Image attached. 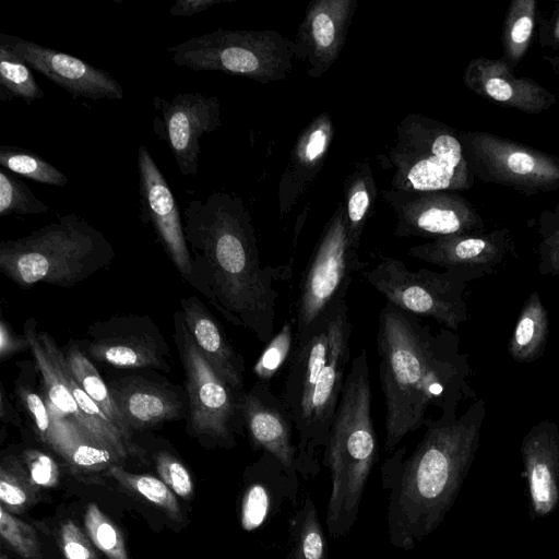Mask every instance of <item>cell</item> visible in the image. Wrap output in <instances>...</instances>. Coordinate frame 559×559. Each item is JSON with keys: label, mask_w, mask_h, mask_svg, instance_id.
Masks as SVG:
<instances>
[{"label": "cell", "mask_w": 559, "mask_h": 559, "mask_svg": "<svg viewBox=\"0 0 559 559\" xmlns=\"http://www.w3.org/2000/svg\"><path fill=\"white\" fill-rule=\"evenodd\" d=\"M379 378L385 404L383 452L432 419L429 408L456 414L474 392L467 356L449 329L433 331L417 316L385 302L378 317Z\"/></svg>", "instance_id": "cell-1"}, {"label": "cell", "mask_w": 559, "mask_h": 559, "mask_svg": "<svg viewBox=\"0 0 559 559\" xmlns=\"http://www.w3.org/2000/svg\"><path fill=\"white\" fill-rule=\"evenodd\" d=\"M486 415L483 400L461 414L430 419L413 451L399 447L381 465L386 491L390 544L405 551L416 548L443 522L453 507L479 448Z\"/></svg>", "instance_id": "cell-2"}, {"label": "cell", "mask_w": 559, "mask_h": 559, "mask_svg": "<svg viewBox=\"0 0 559 559\" xmlns=\"http://www.w3.org/2000/svg\"><path fill=\"white\" fill-rule=\"evenodd\" d=\"M183 222L195 272L205 271L207 297L231 323L266 344L275 334V283L290 269L261 265L251 216L238 195L213 192L189 201Z\"/></svg>", "instance_id": "cell-3"}, {"label": "cell", "mask_w": 559, "mask_h": 559, "mask_svg": "<svg viewBox=\"0 0 559 559\" xmlns=\"http://www.w3.org/2000/svg\"><path fill=\"white\" fill-rule=\"evenodd\" d=\"M346 299L335 304L296 344L281 399L297 433L298 474L320 472L350 358L353 324Z\"/></svg>", "instance_id": "cell-4"}, {"label": "cell", "mask_w": 559, "mask_h": 559, "mask_svg": "<svg viewBox=\"0 0 559 559\" xmlns=\"http://www.w3.org/2000/svg\"><path fill=\"white\" fill-rule=\"evenodd\" d=\"M115 258L105 235L70 213L29 235L0 243V269L21 287H71Z\"/></svg>", "instance_id": "cell-5"}, {"label": "cell", "mask_w": 559, "mask_h": 559, "mask_svg": "<svg viewBox=\"0 0 559 559\" xmlns=\"http://www.w3.org/2000/svg\"><path fill=\"white\" fill-rule=\"evenodd\" d=\"M173 62L193 71L241 75L262 84L285 80L293 69V44L283 34L217 28L167 48Z\"/></svg>", "instance_id": "cell-6"}, {"label": "cell", "mask_w": 559, "mask_h": 559, "mask_svg": "<svg viewBox=\"0 0 559 559\" xmlns=\"http://www.w3.org/2000/svg\"><path fill=\"white\" fill-rule=\"evenodd\" d=\"M377 158L392 171L391 188L395 190L443 191L463 180L461 143L419 114L411 112L400 121L393 143Z\"/></svg>", "instance_id": "cell-7"}, {"label": "cell", "mask_w": 559, "mask_h": 559, "mask_svg": "<svg viewBox=\"0 0 559 559\" xmlns=\"http://www.w3.org/2000/svg\"><path fill=\"white\" fill-rule=\"evenodd\" d=\"M360 275L386 302L414 316L431 318L451 331L468 319L464 299L467 283L484 276L466 269L411 271L392 257H382L374 267L364 270Z\"/></svg>", "instance_id": "cell-8"}, {"label": "cell", "mask_w": 559, "mask_h": 559, "mask_svg": "<svg viewBox=\"0 0 559 559\" xmlns=\"http://www.w3.org/2000/svg\"><path fill=\"white\" fill-rule=\"evenodd\" d=\"M348 237L343 202H340L314 246L304 271L295 305V337L299 343L314 324L338 301L346 299L361 261Z\"/></svg>", "instance_id": "cell-9"}, {"label": "cell", "mask_w": 559, "mask_h": 559, "mask_svg": "<svg viewBox=\"0 0 559 559\" xmlns=\"http://www.w3.org/2000/svg\"><path fill=\"white\" fill-rule=\"evenodd\" d=\"M175 341L187 378L189 424L194 433L230 447L243 433L242 393L228 385L205 360L185 324L175 314Z\"/></svg>", "instance_id": "cell-10"}, {"label": "cell", "mask_w": 559, "mask_h": 559, "mask_svg": "<svg viewBox=\"0 0 559 559\" xmlns=\"http://www.w3.org/2000/svg\"><path fill=\"white\" fill-rule=\"evenodd\" d=\"M82 344L94 361L118 368L170 370L168 344L148 316H119L95 322Z\"/></svg>", "instance_id": "cell-11"}, {"label": "cell", "mask_w": 559, "mask_h": 559, "mask_svg": "<svg viewBox=\"0 0 559 559\" xmlns=\"http://www.w3.org/2000/svg\"><path fill=\"white\" fill-rule=\"evenodd\" d=\"M141 207L180 274L203 290L190 253L176 198L144 145L138 148Z\"/></svg>", "instance_id": "cell-12"}, {"label": "cell", "mask_w": 559, "mask_h": 559, "mask_svg": "<svg viewBox=\"0 0 559 559\" xmlns=\"http://www.w3.org/2000/svg\"><path fill=\"white\" fill-rule=\"evenodd\" d=\"M0 45L73 96L93 100L124 96L121 84L108 72L74 56L14 35L0 34Z\"/></svg>", "instance_id": "cell-13"}, {"label": "cell", "mask_w": 559, "mask_h": 559, "mask_svg": "<svg viewBox=\"0 0 559 559\" xmlns=\"http://www.w3.org/2000/svg\"><path fill=\"white\" fill-rule=\"evenodd\" d=\"M154 102L162 112L165 139L181 175L195 177L201 139L222 123L218 97L193 92L178 93L170 100L155 97Z\"/></svg>", "instance_id": "cell-14"}, {"label": "cell", "mask_w": 559, "mask_h": 559, "mask_svg": "<svg viewBox=\"0 0 559 559\" xmlns=\"http://www.w3.org/2000/svg\"><path fill=\"white\" fill-rule=\"evenodd\" d=\"M356 9V0L308 3L292 44L295 59L305 62L310 78H321L337 60Z\"/></svg>", "instance_id": "cell-15"}, {"label": "cell", "mask_w": 559, "mask_h": 559, "mask_svg": "<svg viewBox=\"0 0 559 559\" xmlns=\"http://www.w3.org/2000/svg\"><path fill=\"white\" fill-rule=\"evenodd\" d=\"M241 408L252 448L272 454L298 473L296 430L281 396L270 385L257 381L242 393Z\"/></svg>", "instance_id": "cell-16"}, {"label": "cell", "mask_w": 559, "mask_h": 559, "mask_svg": "<svg viewBox=\"0 0 559 559\" xmlns=\"http://www.w3.org/2000/svg\"><path fill=\"white\" fill-rule=\"evenodd\" d=\"M298 473L283 465L275 456L262 452L250 467L240 502V525L253 532L274 520L287 504L296 506Z\"/></svg>", "instance_id": "cell-17"}, {"label": "cell", "mask_w": 559, "mask_h": 559, "mask_svg": "<svg viewBox=\"0 0 559 559\" xmlns=\"http://www.w3.org/2000/svg\"><path fill=\"white\" fill-rule=\"evenodd\" d=\"M439 192L382 189L380 194L394 214V235L437 239L462 233L466 217Z\"/></svg>", "instance_id": "cell-18"}, {"label": "cell", "mask_w": 559, "mask_h": 559, "mask_svg": "<svg viewBox=\"0 0 559 559\" xmlns=\"http://www.w3.org/2000/svg\"><path fill=\"white\" fill-rule=\"evenodd\" d=\"M520 451L532 518H545L559 507V426L550 419L534 425Z\"/></svg>", "instance_id": "cell-19"}, {"label": "cell", "mask_w": 559, "mask_h": 559, "mask_svg": "<svg viewBox=\"0 0 559 559\" xmlns=\"http://www.w3.org/2000/svg\"><path fill=\"white\" fill-rule=\"evenodd\" d=\"M107 384L131 432L181 418L187 412L188 400L167 382L133 374Z\"/></svg>", "instance_id": "cell-20"}, {"label": "cell", "mask_w": 559, "mask_h": 559, "mask_svg": "<svg viewBox=\"0 0 559 559\" xmlns=\"http://www.w3.org/2000/svg\"><path fill=\"white\" fill-rule=\"evenodd\" d=\"M335 129L328 112L316 116L298 134L278 182V212L283 217L318 177Z\"/></svg>", "instance_id": "cell-21"}, {"label": "cell", "mask_w": 559, "mask_h": 559, "mask_svg": "<svg viewBox=\"0 0 559 559\" xmlns=\"http://www.w3.org/2000/svg\"><path fill=\"white\" fill-rule=\"evenodd\" d=\"M181 306L187 330L202 356L228 385L243 392L245 360L215 318L194 296L183 298Z\"/></svg>", "instance_id": "cell-22"}, {"label": "cell", "mask_w": 559, "mask_h": 559, "mask_svg": "<svg viewBox=\"0 0 559 559\" xmlns=\"http://www.w3.org/2000/svg\"><path fill=\"white\" fill-rule=\"evenodd\" d=\"M24 335L29 343L35 366L41 376L43 394L49 411L76 421L82 428L83 418L71 386V371L63 350L52 336L36 330L34 319L24 324Z\"/></svg>", "instance_id": "cell-23"}, {"label": "cell", "mask_w": 559, "mask_h": 559, "mask_svg": "<svg viewBox=\"0 0 559 559\" xmlns=\"http://www.w3.org/2000/svg\"><path fill=\"white\" fill-rule=\"evenodd\" d=\"M407 255L448 269H466L492 274L499 262L496 243L481 237L452 235L408 248Z\"/></svg>", "instance_id": "cell-24"}, {"label": "cell", "mask_w": 559, "mask_h": 559, "mask_svg": "<svg viewBox=\"0 0 559 559\" xmlns=\"http://www.w3.org/2000/svg\"><path fill=\"white\" fill-rule=\"evenodd\" d=\"M52 428L48 445L71 465L79 468H98L114 465L122 457L103 444L76 421L50 412Z\"/></svg>", "instance_id": "cell-25"}, {"label": "cell", "mask_w": 559, "mask_h": 559, "mask_svg": "<svg viewBox=\"0 0 559 559\" xmlns=\"http://www.w3.org/2000/svg\"><path fill=\"white\" fill-rule=\"evenodd\" d=\"M379 194L368 159L355 165L344 180L345 215L352 246L358 250L367 221L370 218Z\"/></svg>", "instance_id": "cell-26"}, {"label": "cell", "mask_w": 559, "mask_h": 559, "mask_svg": "<svg viewBox=\"0 0 559 559\" xmlns=\"http://www.w3.org/2000/svg\"><path fill=\"white\" fill-rule=\"evenodd\" d=\"M549 332L547 310L538 292H532L523 305L508 344L518 362H533L545 352Z\"/></svg>", "instance_id": "cell-27"}, {"label": "cell", "mask_w": 559, "mask_h": 559, "mask_svg": "<svg viewBox=\"0 0 559 559\" xmlns=\"http://www.w3.org/2000/svg\"><path fill=\"white\" fill-rule=\"evenodd\" d=\"M70 371L76 382L86 394L96 403L106 417L116 426L129 440V429L123 415L118 408L108 384L103 380L99 372L86 356L81 345L71 341L63 350Z\"/></svg>", "instance_id": "cell-28"}, {"label": "cell", "mask_w": 559, "mask_h": 559, "mask_svg": "<svg viewBox=\"0 0 559 559\" xmlns=\"http://www.w3.org/2000/svg\"><path fill=\"white\" fill-rule=\"evenodd\" d=\"M288 559H328V540L316 504L307 496L288 521Z\"/></svg>", "instance_id": "cell-29"}, {"label": "cell", "mask_w": 559, "mask_h": 559, "mask_svg": "<svg viewBox=\"0 0 559 559\" xmlns=\"http://www.w3.org/2000/svg\"><path fill=\"white\" fill-rule=\"evenodd\" d=\"M44 95L31 67L9 48L0 45V100L20 98L29 105Z\"/></svg>", "instance_id": "cell-30"}, {"label": "cell", "mask_w": 559, "mask_h": 559, "mask_svg": "<svg viewBox=\"0 0 559 559\" xmlns=\"http://www.w3.org/2000/svg\"><path fill=\"white\" fill-rule=\"evenodd\" d=\"M0 165L36 182L64 187L67 176L36 153L11 145L0 146Z\"/></svg>", "instance_id": "cell-31"}, {"label": "cell", "mask_w": 559, "mask_h": 559, "mask_svg": "<svg viewBox=\"0 0 559 559\" xmlns=\"http://www.w3.org/2000/svg\"><path fill=\"white\" fill-rule=\"evenodd\" d=\"M108 474L126 488L163 510L173 520L178 522L182 520V513L173 490L162 479L151 475L130 474L115 464L108 467Z\"/></svg>", "instance_id": "cell-32"}, {"label": "cell", "mask_w": 559, "mask_h": 559, "mask_svg": "<svg viewBox=\"0 0 559 559\" xmlns=\"http://www.w3.org/2000/svg\"><path fill=\"white\" fill-rule=\"evenodd\" d=\"M295 347V321L289 319L266 343L264 350L258 358L253 367L257 381L270 385V382L286 362L290 361Z\"/></svg>", "instance_id": "cell-33"}, {"label": "cell", "mask_w": 559, "mask_h": 559, "mask_svg": "<svg viewBox=\"0 0 559 559\" xmlns=\"http://www.w3.org/2000/svg\"><path fill=\"white\" fill-rule=\"evenodd\" d=\"M84 525L93 545L107 559H129L121 532L95 503L87 506Z\"/></svg>", "instance_id": "cell-34"}, {"label": "cell", "mask_w": 559, "mask_h": 559, "mask_svg": "<svg viewBox=\"0 0 559 559\" xmlns=\"http://www.w3.org/2000/svg\"><path fill=\"white\" fill-rule=\"evenodd\" d=\"M49 206L39 200L29 188L9 170L0 168V216L16 214H39Z\"/></svg>", "instance_id": "cell-35"}, {"label": "cell", "mask_w": 559, "mask_h": 559, "mask_svg": "<svg viewBox=\"0 0 559 559\" xmlns=\"http://www.w3.org/2000/svg\"><path fill=\"white\" fill-rule=\"evenodd\" d=\"M34 485L24 473L19 461L7 457L0 467V500L1 506L13 510L28 507L35 498Z\"/></svg>", "instance_id": "cell-36"}, {"label": "cell", "mask_w": 559, "mask_h": 559, "mask_svg": "<svg viewBox=\"0 0 559 559\" xmlns=\"http://www.w3.org/2000/svg\"><path fill=\"white\" fill-rule=\"evenodd\" d=\"M0 534L2 539L22 559H41L39 540L32 526L0 508Z\"/></svg>", "instance_id": "cell-37"}, {"label": "cell", "mask_w": 559, "mask_h": 559, "mask_svg": "<svg viewBox=\"0 0 559 559\" xmlns=\"http://www.w3.org/2000/svg\"><path fill=\"white\" fill-rule=\"evenodd\" d=\"M16 393L27 415L33 420L38 437L47 444L52 428V415L44 394H39L27 383H20L16 386Z\"/></svg>", "instance_id": "cell-38"}, {"label": "cell", "mask_w": 559, "mask_h": 559, "mask_svg": "<svg viewBox=\"0 0 559 559\" xmlns=\"http://www.w3.org/2000/svg\"><path fill=\"white\" fill-rule=\"evenodd\" d=\"M156 469L162 480L177 496L185 499L192 496V478L186 466L175 456L167 452L158 453L156 456Z\"/></svg>", "instance_id": "cell-39"}, {"label": "cell", "mask_w": 559, "mask_h": 559, "mask_svg": "<svg viewBox=\"0 0 559 559\" xmlns=\"http://www.w3.org/2000/svg\"><path fill=\"white\" fill-rule=\"evenodd\" d=\"M59 536L66 559H98L91 539L73 521L69 520L61 525Z\"/></svg>", "instance_id": "cell-40"}, {"label": "cell", "mask_w": 559, "mask_h": 559, "mask_svg": "<svg viewBox=\"0 0 559 559\" xmlns=\"http://www.w3.org/2000/svg\"><path fill=\"white\" fill-rule=\"evenodd\" d=\"M28 477L35 486L52 487L59 480L56 462L46 453L36 450L25 452Z\"/></svg>", "instance_id": "cell-41"}, {"label": "cell", "mask_w": 559, "mask_h": 559, "mask_svg": "<svg viewBox=\"0 0 559 559\" xmlns=\"http://www.w3.org/2000/svg\"><path fill=\"white\" fill-rule=\"evenodd\" d=\"M0 340L1 360H5L25 348H29V343L25 335L19 336L13 333L4 320L0 324Z\"/></svg>", "instance_id": "cell-42"}, {"label": "cell", "mask_w": 559, "mask_h": 559, "mask_svg": "<svg viewBox=\"0 0 559 559\" xmlns=\"http://www.w3.org/2000/svg\"><path fill=\"white\" fill-rule=\"evenodd\" d=\"M229 0H178L169 9L173 16H191Z\"/></svg>", "instance_id": "cell-43"}, {"label": "cell", "mask_w": 559, "mask_h": 559, "mask_svg": "<svg viewBox=\"0 0 559 559\" xmlns=\"http://www.w3.org/2000/svg\"><path fill=\"white\" fill-rule=\"evenodd\" d=\"M508 167L515 174L526 175L534 168V159L523 152L512 153L507 159Z\"/></svg>", "instance_id": "cell-44"}, {"label": "cell", "mask_w": 559, "mask_h": 559, "mask_svg": "<svg viewBox=\"0 0 559 559\" xmlns=\"http://www.w3.org/2000/svg\"><path fill=\"white\" fill-rule=\"evenodd\" d=\"M486 91L490 97L499 102H504L512 96L510 84L499 78L490 79L486 84Z\"/></svg>", "instance_id": "cell-45"}, {"label": "cell", "mask_w": 559, "mask_h": 559, "mask_svg": "<svg viewBox=\"0 0 559 559\" xmlns=\"http://www.w3.org/2000/svg\"><path fill=\"white\" fill-rule=\"evenodd\" d=\"M533 28V22L528 16L520 17L513 25L511 31L512 40L516 44L526 41Z\"/></svg>", "instance_id": "cell-46"}, {"label": "cell", "mask_w": 559, "mask_h": 559, "mask_svg": "<svg viewBox=\"0 0 559 559\" xmlns=\"http://www.w3.org/2000/svg\"><path fill=\"white\" fill-rule=\"evenodd\" d=\"M7 416H8L9 420H11L15 424L20 423V417L17 416L16 413L13 412L10 403L7 402L4 391L2 389L1 390V418L4 420Z\"/></svg>", "instance_id": "cell-47"}, {"label": "cell", "mask_w": 559, "mask_h": 559, "mask_svg": "<svg viewBox=\"0 0 559 559\" xmlns=\"http://www.w3.org/2000/svg\"><path fill=\"white\" fill-rule=\"evenodd\" d=\"M0 559H8V557L2 552Z\"/></svg>", "instance_id": "cell-48"}]
</instances>
